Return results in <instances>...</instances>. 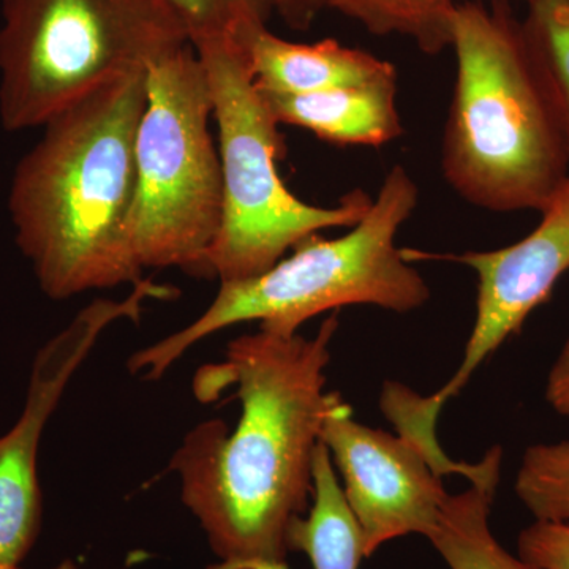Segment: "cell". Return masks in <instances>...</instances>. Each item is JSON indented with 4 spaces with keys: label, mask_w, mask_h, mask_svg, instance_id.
<instances>
[{
    "label": "cell",
    "mask_w": 569,
    "mask_h": 569,
    "mask_svg": "<svg viewBox=\"0 0 569 569\" xmlns=\"http://www.w3.org/2000/svg\"><path fill=\"white\" fill-rule=\"evenodd\" d=\"M337 329V313L313 337L258 329L194 378L201 400L236 387L242 408L234 429L222 419L193 427L170 463L217 559L208 569H291L288 533L312 497Z\"/></svg>",
    "instance_id": "obj_1"
},
{
    "label": "cell",
    "mask_w": 569,
    "mask_h": 569,
    "mask_svg": "<svg viewBox=\"0 0 569 569\" xmlns=\"http://www.w3.org/2000/svg\"><path fill=\"white\" fill-rule=\"evenodd\" d=\"M146 103V69L116 78L44 123L14 168V241L54 301L142 280L127 223Z\"/></svg>",
    "instance_id": "obj_2"
},
{
    "label": "cell",
    "mask_w": 569,
    "mask_h": 569,
    "mask_svg": "<svg viewBox=\"0 0 569 569\" xmlns=\"http://www.w3.org/2000/svg\"><path fill=\"white\" fill-rule=\"evenodd\" d=\"M458 77L441 146L445 179L492 212H542L569 178V151L520 22L503 6H456Z\"/></svg>",
    "instance_id": "obj_3"
},
{
    "label": "cell",
    "mask_w": 569,
    "mask_h": 569,
    "mask_svg": "<svg viewBox=\"0 0 569 569\" xmlns=\"http://www.w3.org/2000/svg\"><path fill=\"white\" fill-rule=\"evenodd\" d=\"M418 203L417 182L397 164L347 234L309 236L291 249L290 258L263 274L220 282L219 293L197 320L133 353L127 367L144 380H159L206 337L247 321H258L263 331L293 336L310 318L340 307L413 312L429 301L430 288L396 238Z\"/></svg>",
    "instance_id": "obj_4"
},
{
    "label": "cell",
    "mask_w": 569,
    "mask_h": 569,
    "mask_svg": "<svg viewBox=\"0 0 569 569\" xmlns=\"http://www.w3.org/2000/svg\"><path fill=\"white\" fill-rule=\"evenodd\" d=\"M187 44L171 0H2L0 123L41 129L100 86Z\"/></svg>",
    "instance_id": "obj_5"
},
{
    "label": "cell",
    "mask_w": 569,
    "mask_h": 569,
    "mask_svg": "<svg viewBox=\"0 0 569 569\" xmlns=\"http://www.w3.org/2000/svg\"><path fill=\"white\" fill-rule=\"evenodd\" d=\"M137 187L127 236L142 271L181 269L212 279L209 250L222 224L223 182L209 122L212 96L192 44L146 67Z\"/></svg>",
    "instance_id": "obj_6"
},
{
    "label": "cell",
    "mask_w": 569,
    "mask_h": 569,
    "mask_svg": "<svg viewBox=\"0 0 569 569\" xmlns=\"http://www.w3.org/2000/svg\"><path fill=\"white\" fill-rule=\"evenodd\" d=\"M194 51L208 74L222 167V224L208 254L212 279L263 274L309 236L355 227L373 201L362 190L321 208L284 186L277 171L287 151L283 134L254 84L249 47L230 41Z\"/></svg>",
    "instance_id": "obj_7"
},
{
    "label": "cell",
    "mask_w": 569,
    "mask_h": 569,
    "mask_svg": "<svg viewBox=\"0 0 569 569\" xmlns=\"http://www.w3.org/2000/svg\"><path fill=\"white\" fill-rule=\"evenodd\" d=\"M321 441L343 479L365 559L397 538H429L449 497L445 475H462L471 485L500 481V447L490 449L481 462L449 466L406 436L355 421L351 407L336 391L329 392Z\"/></svg>",
    "instance_id": "obj_8"
},
{
    "label": "cell",
    "mask_w": 569,
    "mask_h": 569,
    "mask_svg": "<svg viewBox=\"0 0 569 569\" xmlns=\"http://www.w3.org/2000/svg\"><path fill=\"white\" fill-rule=\"evenodd\" d=\"M167 284L142 279L121 301L97 299L33 359L24 408L17 425L0 436V569H22L41 527L37 458L44 426L104 329L119 320L138 321L149 299L173 298Z\"/></svg>",
    "instance_id": "obj_9"
},
{
    "label": "cell",
    "mask_w": 569,
    "mask_h": 569,
    "mask_svg": "<svg viewBox=\"0 0 569 569\" xmlns=\"http://www.w3.org/2000/svg\"><path fill=\"white\" fill-rule=\"evenodd\" d=\"M541 223L527 238L489 252L449 254L478 277L477 318L458 372L432 396L410 391L407 411L415 425L436 430L449 399L466 388L479 366L509 337L518 335L530 313L552 293L569 269V178L546 206Z\"/></svg>",
    "instance_id": "obj_10"
},
{
    "label": "cell",
    "mask_w": 569,
    "mask_h": 569,
    "mask_svg": "<svg viewBox=\"0 0 569 569\" xmlns=\"http://www.w3.org/2000/svg\"><path fill=\"white\" fill-rule=\"evenodd\" d=\"M258 91L280 126L309 130L332 144L381 148L403 134L397 77L301 96Z\"/></svg>",
    "instance_id": "obj_11"
},
{
    "label": "cell",
    "mask_w": 569,
    "mask_h": 569,
    "mask_svg": "<svg viewBox=\"0 0 569 569\" xmlns=\"http://www.w3.org/2000/svg\"><path fill=\"white\" fill-rule=\"evenodd\" d=\"M249 56L254 84L268 92L301 96L397 77L395 63L370 52L343 47L331 39L295 43L280 39L268 28L250 39Z\"/></svg>",
    "instance_id": "obj_12"
},
{
    "label": "cell",
    "mask_w": 569,
    "mask_h": 569,
    "mask_svg": "<svg viewBox=\"0 0 569 569\" xmlns=\"http://www.w3.org/2000/svg\"><path fill=\"white\" fill-rule=\"evenodd\" d=\"M288 548L306 553L313 569H359L365 560L361 530L323 441L313 459L312 505L291 526Z\"/></svg>",
    "instance_id": "obj_13"
},
{
    "label": "cell",
    "mask_w": 569,
    "mask_h": 569,
    "mask_svg": "<svg viewBox=\"0 0 569 569\" xmlns=\"http://www.w3.org/2000/svg\"><path fill=\"white\" fill-rule=\"evenodd\" d=\"M498 485H471L449 493L430 545L449 569H542L520 559L498 542L490 530V509Z\"/></svg>",
    "instance_id": "obj_14"
},
{
    "label": "cell",
    "mask_w": 569,
    "mask_h": 569,
    "mask_svg": "<svg viewBox=\"0 0 569 569\" xmlns=\"http://www.w3.org/2000/svg\"><path fill=\"white\" fill-rule=\"evenodd\" d=\"M455 0H332L331 9L347 14L376 36L399 33L426 54L451 47Z\"/></svg>",
    "instance_id": "obj_15"
},
{
    "label": "cell",
    "mask_w": 569,
    "mask_h": 569,
    "mask_svg": "<svg viewBox=\"0 0 569 569\" xmlns=\"http://www.w3.org/2000/svg\"><path fill=\"white\" fill-rule=\"evenodd\" d=\"M520 28L569 151V0H530Z\"/></svg>",
    "instance_id": "obj_16"
},
{
    "label": "cell",
    "mask_w": 569,
    "mask_h": 569,
    "mask_svg": "<svg viewBox=\"0 0 569 569\" xmlns=\"http://www.w3.org/2000/svg\"><path fill=\"white\" fill-rule=\"evenodd\" d=\"M515 489L535 520L569 526V440L527 448Z\"/></svg>",
    "instance_id": "obj_17"
},
{
    "label": "cell",
    "mask_w": 569,
    "mask_h": 569,
    "mask_svg": "<svg viewBox=\"0 0 569 569\" xmlns=\"http://www.w3.org/2000/svg\"><path fill=\"white\" fill-rule=\"evenodd\" d=\"M181 14L194 50L219 43L249 44L268 28L271 0H171Z\"/></svg>",
    "instance_id": "obj_18"
},
{
    "label": "cell",
    "mask_w": 569,
    "mask_h": 569,
    "mask_svg": "<svg viewBox=\"0 0 569 569\" xmlns=\"http://www.w3.org/2000/svg\"><path fill=\"white\" fill-rule=\"evenodd\" d=\"M518 556L542 569H569L568 523L535 520L520 531Z\"/></svg>",
    "instance_id": "obj_19"
},
{
    "label": "cell",
    "mask_w": 569,
    "mask_h": 569,
    "mask_svg": "<svg viewBox=\"0 0 569 569\" xmlns=\"http://www.w3.org/2000/svg\"><path fill=\"white\" fill-rule=\"evenodd\" d=\"M546 399L557 413L569 418V337L556 365L550 369Z\"/></svg>",
    "instance_id": "obj_20"
},
{
    "label": "cell",
    "mask_w": 569,
    "mask_h": 569,
    "mask_svg": "<svg viewBox=\"0 0 569 569\" xmlns=\"http://www.w3.org/2000/svg\"><path fill=\"white\" fill-rule=\"evenodd\" d=\"M272 9L290 28L305 31L321 10L331 9L332 0H271Z\"/></svg>",
    "instance_id": "obj_21"
},
{
    "label": "cell",
    "mask_w": 569,
    "mask_h": 569,
    "mask_svg": "<svg viewBox=\"0 0 569 569\" xmlns=\"http://www.w3.org/2000/svg\"><path fill=\"white\" fill-rule=\"evenodd\" d=\"M54 569H77V567H74V563L71 560H62Z\"/></svg>",
    "instance_id": "obj_22"
},
{
    "label": "cell",
    "mask_w": 569,
    "mask_h": 569,
    "mask_svg": "<svg viewBox=\"0 0 569 569\" xmlns=\"http://www.w3.org/2000/svg\"><path fill=\"white\" fill-rule=\"evenodd\" d=\"M526 2H527V3H529V2H530V0H526Z\"/></svg>",
    "instance_id": "obj_23"
}]
</instances>
